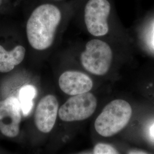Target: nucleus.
I'll list each match as a JSON object with an SVG mask.
<instances>
[{"mask_svg": "<svg viewBox=\"0 0 154 154\" xmlns=\"http://www.w3.org/2000/svg\"><path fill=\"white\" fill-rule=\"evenodd\" d=\"M94 154H119L114 147L109 144L98 143L94 149Z\"/></svg>", "mask_w": 154, "mask_h": 154, "instance_id": "11", "label": "nucleus"}, {"mask_svg": "<svg viewBox=\"0 0 154 154\" xmlns=\"http://www.w3.org/2000/svg\"><path fill=\"white\" fill-rule=\"evenodd\" d=\"M97 100L91 93L73 95L62 105L58 111L63 121H82L88 119L95 111Z\"/></svg>", "mask_w": 154, "mask_h": 154, "instance_id": "4", "label": "nucleus"}, {"mask_svg": "<svg viewBox=\"0 0 154 154\" xmlns=\"http://www.w3.org/2000/svg\"><path fill=\"white\" fill-rule=\"evenodd\" d=\"M36 94V88L31 85H25L20 89L18 100L23 116H28L31 112L33 109V99L35 97Z\"/></svg>", "mask_w": 154, "mask_h": 154, "instance_id": "10", "label": "nucleus"}, {"mask_svg": "<svg viewBox=\"0 0 154 154\" xmlns=\"http://www.w3.org/2000/svg\"><path fill=\"white\" fill-rule=\"evenodd\" d=\"M22 110L19 100L11 97L0 100V132L8 138L20 132Z\"/></svg>", "mask_w": 154, "mask_h": 154, "instance_id": "6", "label": "nucleus"}, {"mask_svg": "<svg viewBox=\"0 0 154 154\" xmlns=\"http://www.w3.org/2000/svg\"><path fill=\"white\" fill-rule=\"evenodd\" d=\"M26 50L21 45H18L11 51L6 50L0 45V72H8L20 65L25 56Z\"/></svg>", "mask_w": 154, "mask_h": 154, "instance_id": "9", "label": "nucleus"}, {"mask_svg": "<svg viewBox=\"0 0 154 154\" xmlns=\"http://www.w3.org/2000/svg\"><path fill=\"white\" fill-rule=\"evenodd\" d=\"M132 113L131 106L126 100H114L105 106L96 119L95 130L104 137L113 136L126 126Z\"/></svg>", "mask_w": 154, "mask_h": 154, "instance_id": "2", "label": "nucleus"}, {"mask_svg": "<svg viewBox=\"0 0 154 154\" xmlns=\"http://www.w3.org/2000/svg\"><path fill=\"white\" fill-rule=\"evenodd\" d=\"M152 44H153L154 46V33H153V37H152Z\"/></svg>", "mask_w": 154, "mask_h": 154, "instance_id": "14", "label": "nucleus"}, {"mask_svg": "<svg viewBox=\"0 0 154 154\" xmlns=\"http://www.w3.org/2000/svg\"><path fill=\"white\" fill-rule=\"evenodd\" d=\"M111 6L107 0H89L85 9V22L88 32L95 37L109 32L107 19Z\"/></svg>", "mask_w": 154, "mask_h": 154, "instance_id": "5", "label": "nucleus"}, {"mask_svg": "<svg viewBox=\"0 0 154 154\" xmlns=\"http://www.w3.org/2000/svg\"><path fill=\"white\" fill-rule=\"evenodd\" d=\"M128 154H148L142 151H139V150H132L130 151Z\"/></svg>", "mask_w": 154, "mask_h": 154, "instance_id": "13", "label": "nucleus"}, {"mask_svg": "<svg viewBox=\"0 0 154 154\" xmlns=\"http://www.w3.org/2000/svg\"><path fill=\"white\" fill-rule=\"evenodd\" d=\"M149 139L154 142V122L149 127Z\"/></svg>", "mask_w": 154, "mask_h": 154, "instance_id": "12", "label": "nucleus"}, {"mask_svg": "<svg viewBox=\"0 0 154 154\" xmlns=\"http://www.w3.org/2000/svg\"><path fill=\"white\" fill-rule=\"evenodd\" d=\"M61 20V11L55 6L44 4L38 6L29 18L26 24L29 44L37 50L49 48L53 44Z\"/></svg>", "mask_w": 154, "mask_h": 154, "instance_id": "1", "label": "nucleus"}, {"mask_svg": "<svg viewBox=\"0 0 154 154\" xmlns=\"http://www.w3.org/2000/svg\"><path fill=\"white\" fill-rule=\"evenodd\" d=\"M80 59L87 71L97 75H103L110 69L112 60V50L104 41L92 39L86 45Z\"/></svg>", "mask_w": 154, "mask_h": 154, "instance_id": "3", "label": "nucleus"}, {"mask_svg": "<svg viewBox=\"0 0 154 154\" xmlns=\"http://www.w3.org/2000/svg\"><path fill=\"white\" fill-rule=\"evenodd\" d=\"M58 111V102L55 96L47 95L39 102L37 106L34 121L41 132L48 133L55 125Z\"/></svg>", "mask_w": 154, "mask_h": 154, "instance_id": "7", "label": "nucleus"}, {"mask_svg": "<svg viewBox=\"0 0 154 154\" xmlns=\"http://www.w3.org/2000/svg\"><path fill=\"white\" fill-rule=\"evenodd\" d=\"M58 83L63 92L72 96L88 93L93 86V81L88 75L77 71L64 72Z\"/></svg>", "mask_w": 154, "mask_h": 154, "instance_id": "8", "label": "nucleus"}, {"mask_svg": "<svg viewBox=\"0 0 154 154\" xmlns=\"http://www.w3.org/2000/svg\"><path fill=\"white\" fill-rule=\"evenodd\" d=\"M0 3H1V0H0Z\"/></svg>", "mask_w": 154, "mask_h": 154, "instance_id": "15", "label": "nucleus"}]
</instances>
